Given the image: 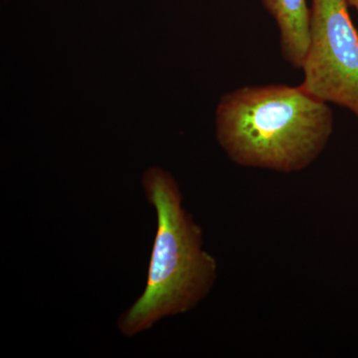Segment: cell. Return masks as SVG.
Returning a JSON list of instances; mask_svg holds the SVG:
<instances>
[{
	"label": "cell",
	"mask_w": 358,
	"mask_h": 358,
	"mask_svg": "<svg viewBox=\"0 0 358 358\" xmlns=\"http://www.w3.org/2000/svg\"><path fill=\"white\" fill-rule=\"evenodd\" d=\"M348 2L350 6L355 7L358 14V0H348Z\"/></svg>",
	"instance_id": "cell-5"
},
{
	"label": "cell",
	"mask_w": 358,
	"mask_h": 358,
	"mask_svg": "<svg viewBox=\"0 0 358 358\" xmlns=\"http://www.w3.org/2000/svg\"><path fill=\"white\" fill-rule=\"evenodd\" d=\"M329 103L301 86H246L220 99L216 138L234 164L299 173L326 150L334 131Z\"/></svg>",
	"instance_id": "cell-1"
},
{
	"label": "cell",
	"mask_w": 358,
	"mask_h": 358,
	"mask_svg": "<svg viewBox=\"0 0 358 358\" xmlns=\"http://www.w3.org/2000/svg\"><path fill=\"white\" fill-rule=\"evenodd\" d=\"M143 186L157 216L147 286L119 320V329L134 336L169 315L189 312L210 293L217 262L203 249L199 224L183 208L176 179L160 167L147 169Z\"/></svg>",
	"instance_id": "cell-2"
},
{
	"label": "cell",
	"mask_w": 358,
	"mask_h": 358,
	"mask_svg": "<svg viewBox=\"0 0 358 358\" xmlns=\"http://www.w3.org/2000/svg\"><path fill=\"white\" fill-rule=\"evenodd\" d=\"M279 28L282 58L301 69L310 39V8L307 0H262Z\"/></svg>",
	"instance_id": "cell-4"
},
{
	"label": "cell",
	"mask_w": 358,
	"mask_h": 358,
	"mask_svg": "<svg viewBox=\"0 0 358 358\" xmlns=\"http://www.w3.org/2000/svg\"><path fill=\"white\" fill-rule=\"evenodd\" d=\"M348 0H312L301 88L358 121V31Z\"/></svg>",
	"instance_id": "cell-3"
}]
</instances>
